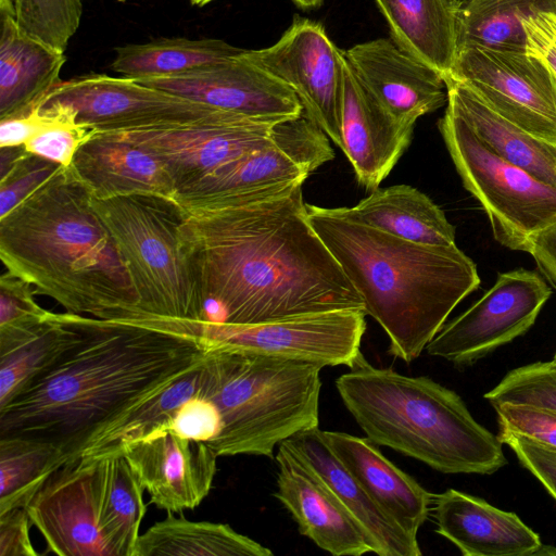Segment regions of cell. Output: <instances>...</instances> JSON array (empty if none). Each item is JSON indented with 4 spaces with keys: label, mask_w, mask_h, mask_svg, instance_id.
I'll return each instance as SVG.
<instances>
[{
    "label": "cell",
    "mask_w": 556,
    "mask_h": 556,
    "mask_svg": "<svg viewBox=\"0 0 556 556\" xmlns=\"http://www.w3.org/2000/svg\"><path fill=\"white\" fill-rule=\"evenodd\" d=\"M302 185L231 206L186 212L181 243L206 305L220 311L218 320L247 325L365 309L361 294L309 223Z\"/></svg>",
    "instance_id": "6da1fadb"
},
{
    "label": "cell",
    "mask_w": 556,
    "mask_h": 556,
    "mask_svg": "<svg viewBox=\"0 0 556 556\" xmlns=\"http://www.w3.org/2000/svg\"><path fill=\"white\" fill-rule=\"evenodd\" d=\"M73 317L71 344L0 407V439L48 443L65 464L211 354L181 323Z\"/></svg>",
    "instance_id": "7a4b0ae2"
},
{
    "label": "cell",
    "mask_w": 556,
    "mask_h": 556,
    "mask_svg": "<svg viewBox=\"0 0 556 556\" xmlns=\"http://www.w3.org/2000/svg\"><path fill=\"white\" fill-rule=\"evenodd\" d=\"M0 258L8 271L68 313L156 320L141 312L117 244L71 167L0 217Z\"/></svg>",
    "instance_id": "3957f363"
},
{
    "label": "cell",
    "mask_w": 556,
    "mask_h": 556,
    "mask_svg": "<svg viewBox=\"0 0 556 556\" xmlns=\"http://www.w3.org/2000/svg\"><path fill=\"white\" fill-rule=\"evenodd\" d=\"M315 231L389 337L388 353L416 359L452 311L480 285L473 261L456 244H419L306 204Z\"/></svg>",
    "instance_id": "277c9868"
},
{
    "label": "cell",
    "mask_w": 556,
    "mask_h": 556,
    "mask_svg": "<svg viewBox=\"0 0 556 556\" xmlns=\"http://www.w3.org/2000/svg\"><path fill=\"white\" fill-rule=\"evenodd\" d=\"M366 437L443 473L491 475L507 464L503 443L462 397L429 377L376 368L363 356L336 380Z\"/></svg>",
    "instance_id": "5b68a950"
},
{
    "label": "cell",
    "mask_w": 556,
    "mask_h": 556,
    "mask_svg": "<svg viewBox=\"0 0 556 556\" xmlns=\"http://www.w3.org/2000/svg\"><path fill=\"white\" fill-rule=\"evenodd\" d=\"M204 397L216 405L220 456L274 457L291 437L318 428L323 366L255 353L211 350Z\"/></svg>",
    "instance_id": "8992f818"
},
{
    "label": "cell",
    "mask_w": 556,
    "mask_h": 556,
    "mask_svg": "<svg viewBox=\"0 0 556 556\" xmlns=\"http://www.w3.org/2000/svg\"><path fill=\"white\" fill-rule=\"evenodd\" d=\"M92 203L126 263L144 316L201 333L206 303L181 243L186 211L172 198L153 193L92 198Z\"/></svg>",
    "instance_id": "52a82bcc"
},
{
    "label": "cell",
    "mask_w": 556,
    "mask_h": 556,
    "mask_svg": "<svg viewBox=\"0 0 556 556\" xmlns=\"http://www.w3.org/2000/svg\"><path fill=\"white\" fill-rule=\"evenodd\" d=\"M438 127L464 187L485 211L494 239L527 252L530 237L556 220V189L493 153L448 106Z\"/></svg>",
    "instance_id": "ba28073f"
},
{
    "label": "cell",
    "mask_w": 556,
    "mask_h": 556,
    "mask_svg": "<svg viewBox=\"0 0 556 556\" xmlns=\"http://www.w3.org/2000/svg\"><path fill=\"white\" fill-rule=\"evenodd\" d=\"M333 157L329 137L303 111L275 124L266 142L257 149L178 188L173 200L186 212L231 206L304 182Z\"/></svg>",
    "instance_id": "9c48e42d"
},
{
    "label": "cell",
    "mask_w": 556,
    "mask_h": 556,
    "mask_svg": "<svg viewBox=\"0 0 556 556\" xmlns=\"http://www.w3.org/2000/svg\"><path fill=\"white\" fill-rule=\"evenodd\" d=\"M363 308L337 309L257 324L205 319L201 340L208 350L255 353L325 366L352 368L362 357Z\"/></svg>",
    "instance_id": "30bf717a"
},
{
    "label": "cell",
    "mask_w": 556,
    "mask_h": 556,
    "mask_svg": "<svg viewBox=\"0 0 556 556\" xmlns=\"http://www.w3.org/2000/svg\"><path fill=\"white\" fill-rule=\"evenodd\" d=\"M448 76L503 117L556 143V75L538 56L527 50L463 46Z\"/></svg>",
    "instance_id": "8fae6325"
},
{
    "label": "cell",
    "mask_w": 556,
    "mask_h": 556,
    "mask_svg": "<svg viewBox=\"0 0 556 556\" xmlns=\"http://www.w3.org/2000/svg\"><path fill=\"white\" fill-rule=\"evenodd\" d=\"M55 106L97 132L194 123L222 111L132 78L90 74L61 80L39 108Z\"/></svg>",
    "instance_id": "7c38bea8"
},
{
    "label": "cell",
    "mask_w": 556,
    "mask_h": 556,
    "mask_svg": "<svg viewBox=\"0 0 556 556\" xmlns=\"http://www.w3.org/2000/svg\"><path fill=\"white\" fill-rule=\"evenodd\" d=\"M551 294L543 277L533 270L500 273L476 303L442 326L426 351L456 367L471 366L523 336Z\"/></svg>",
    "instance_id": "4fadbf2b"
},
{
    "label": "cell",
    "mask_w": 556,
    "mask_h": 556,
    "mask_svg": "<svg viewBox=\"0 0 556 556\" xmlns=\"http://www.w3.org/2000/svg\"><path fill=\"white\" fill-rule=\"evenodd\" d=\"M105 459L80 457L52 471L25 504L48 553L114 556L101 526Z\"/></svg>",
    "instance_id": "5bb4252c"
},
{
    "label": "cell",
    "mask_w": 556,
    "mask_h": 556,
    "mask_svg": "<svg viewBox=\"0 0 556 556\" xmlns=\"http://www.w3.org/2000/svg\"><path fill=\"white\" fill-rule=\"evenodd\" d=\"M247 55L290 87L303 111L341 149L345 56L320 23L295 16L276 43L247 50Z\"/></svg>",
    "instance_id": "9a60e30c"
},
{
    "label": "cell",
    "mask_w": 556,
    "mask_h": 556,
    "mask_svg": "<svg viewBox=\"0 0 556 556\" xmlns=\"http://www.w3.org/2000/svg\"><path fill=\"white\" fill-rule=\"evenodd\" d=\"M275 124L220 112L194 123L108 134L152 154L177 190L264 144Z\"/></svg>",
    "instance_id": "2e32d148"
},
{
    "label": "cell",
    "mask_w": 556,
    "mask_h": 556,
    "mask_svg": "<svg viewBox=\"0 0 556 556\" xmlns=\"http://www.w3.org/2000/svg\"><path fill=\"white\" fill-rule=\"evenodd\" d=\"M137 81L264 122L278 123L303 112L294 91L249 59L247 50L186 74Z\"/></svg>",
    "instance_id": "e0dca14e"
},
{
    "label": "cell",
    "mask_w": 556,
    "mask_h": 556,
    "mask_svg": "<svg viewBox=\"0 0 556 556\" xmlns=\"http://www.w3.org/2000/svg\"><path fill=\"white\" fill-rule=\"evenodd\" d=\"M116 453L131 465L150 503L166 513L198 507L208 495L217 471L218 455L206 442L170 429L150 432Z\"/></svg>",
    "instance_id": "ac0fdd59"
},
{
    "label": "cell",
    "mask_w": 556,
    "mask_h": 556,
    "mask_svg": "<svg viewBox=\"0 0 556 556\" xmlns=\"http://www.w3.org/2000/svg\"><path fill=\"white\" fill-rule=\"evenodd\" d=\"M277 491L274 496L289 510L299 531L334 556L372 553L358 523L321 477L289 444L275 456Z\"/></svg>",
    "instance_id": "d6986e66"
},
{
    "label": "cell",
    "mask_w": 556,
    "mask_h": 556,
    "mask_svg": "<svg viewBox=\"0 0 556 556\" xmlns=\"http://www.w3.org/2000/svg\"><path fill=\"white\" fill-rule=\"evenodd\" d=\"M344 56L364 87L403 126L415 127L419 117L447 103L442 75L393 40L358 43Z\"/></svg>",
    "instance_id": "ffe728a7"
},
{
    "label": "cell",
    "mask_w": 556,
    "mask_h": 556,
    "mask_svg": "<svg viewBox=\"0 0 556 556\" xmlns=\"http://www.w3.org/2000/svg\"><path fill=\"white\" fill-rule=\"evenodd\" d=\"M414 127L401 125L372 97L344 62L341 150L357 181L369 190L379 187L413 139Z\"/></svg>",
    "instance_id": "44dd1931"
},
{
    "label": "cell",
    "mask_w": 556,
    "mask_h": 556,
    "mask_svg": "<svg viewBox=\"0 0 556 556\" xmlns=\"http://www.w3.org/2000/svg\"><path fill=\"white\" fill-rule=\"evenodd\" d=\"M437 532L464 556L540 555V535L515 513L455 489L433 494Z\"/></svg>",
    "instance_id": "7402d4cb"
},
{
    "label": "cell",
    "mask_w": 556,
    "mask_h": 556,
    "mask_svg": "<svg viewBox=\"0 0 556 556\" xmlns=\"http://www.w3.org/2000/svg\"><path fill=\"white\" fill-rule=\"evenodd\" d=\"M326 445L375 502L408 534L417 538L433 494L393 465L367 437L319 429Z\"/></svg>",
    "instance_id": "603a6c76"
},
{
    "label": "cell",
    "mask_w": 556,
    "mask_h": 556,
    "mask_svg": "<svg viewBox=\"0 0 556 556\" xmlns=\"http://www.w3.org/2000/svg\"><path fill=\"white\" fill-rule=\"evenodd\" d=\"M65 61L64 52L26 33L0 0V119L39 109L61 81Z\"/></svg>",
    "instance_id": "cb8c5ba5"
},
{
    "label": "cell",
    "mask_w": 556,
    "mask_h": 556,
    "mask_svg": "<svg viewBox=\"0 0 556 556\" xmlns=\"http://www.w3.org/2000/svg\"><path fill=\"white\" fill-rule=\"evenodd\" d=\"M71 169L93 199L136 193L174 198L176 187L152 154L108 132H94L76 152Z\"/></svg>",
    "instance_id": "d4e9b609"
},
{
    "label": "cell",
    "mask_w": 556,
    "mask_h": 556,
    "mask_svg": "<svg viewBox=\"0 0 556 556\" xmlns=\"http://www.w3.org/2000/svg\"><path fill=\"white\" fill-rule=\"evenodd\" d=\"M328 484L379 556H420L417 538L402 529L366 492L326 445L315 428L286 440Z\"/></svg>",
    "instance_id": "484cf974"
},
{
    "label": "cell",
    "mask_w": 556,
    "mask_h": 556,
    "mask_svg": "<svg viewBox=\"0 0 556 556\" xmlns=\"http://www.w3.org/2000/svg\"><path fill=\"white\" fill-rule=\"evenodd\" d=\"M444 83L447 106L467 123L488 149L556 189V143L541 139L503 117L453 77H446Z\"/></svg>",
    "instance_id": "4316f807"
},
{
    "label": "cell",
    "mask_w": 556,
    "mask_h": 556,
    "mask_svg": "<svg viewBox=\"0 0 556 556\" xmlns=\"http://www.w3.org/2000/svg\"><path fill=\"white\" fill-rule=\"evenodd\" d=\"M345 217L406 241L455 245V227L430 198L407 185L377 188L356 205L337 207Z\"/></svg>",
    "instance_id": "83f0119b"
},
{
    "label": "cell",
    "mask_w": 556,
    "mask_h": 556,
    "mask_svg": "<svg viewBox=\"0 0 556 556\" xmlns=\"http://www.w3.org/2000/svg\"><path fill=\"white\" fill-rule=\"evenodd\" d=\"M399 48L439 72L443 79L456 56L455 2L376 0Z\"/></svg>",
    "instance_id": "f1b7e54d"
},
{
    "label": "cell",
    "mask_w": 556,
    "mask_h": 556,
    "mask_svg": "<svg viewBox=\"0 0 556 556\" xmlns=\"http://www.w3.org/2000/svg\"><path fill=\"white\" fill-rule=\"evenodd\" d=\"M75 337L73 313L50 312L30 327L0 333V407L51 366Z\"/></svg>",
    "instance_id": "f546056e"
},
{
    "label": "cell",
    "mask_w": 556,
    "mask_h": 556,
    "mask_svg": "<svg viewBox=\"0 0 556 556\" xmlns=\"http://www.w3.org/2000/svg\"><path fill=\"white\" fill-rule=\"evenodd\" d=\"M270 556L273 552L227 523L166 517L138 538L134 556Z\"/></svg>",
    "instance_id": "4dcf8cb0"
},
{
    "label": "cell",
    "mask_w": 556,
    "mask_h": 556,
    "mask_svg": "<svg viewBox=\"0 0 556 556\" xmlns=\"http://www.w3.org/2000/svg\"><path fill=\"white\" fill-rule=\"evenodd\" d=\"M242 50L220 39L159 38L115 48L112 68L135 80L169 77L216 64Z\"/></svg>",
    "instance_id": "1f68e13d"
},
{
    "label": "cell",
    "mask_w": 556,
    "mask_h": 556,
    "mask_svg": "<svg viewBox=\"0 0 556 556\" xmlns=\"http://www.w3.org/2000/svg\"><path fill=\"white\" fill-rule=\"evenodd\" d=\"M556 13V0H463L455 3L456 45L527 50L522 21Z\"/></svg>",
    "instance_id": "d6a6232c"
},
{
    "label": "cell",
    "mask_w": 556,
    "mask_h": 556,
    "mask_svg": "<svg viewBox=\"0 0 556 556\" xmlns=\"http://www.w3.org/2000/svg\"><path fill=\"white\" fill-rule=\"evenodd\" d=\"M105 459L101 526L114 556H134L147 511L146 491L122 453Z\"/></svg>",
    "instance_id": "836d02e7"
},
{
    "label": "cell",
    "mask_w": 556,
    "mask_h": 556,
    "mask_svg": "<svg viewBox=\"0 0 556 556\" xmlns=\"http://www.w3.org/2000/svg\"><path fill=\"white\" fill-rule=\"evenodd\" d=\"M206 362L172 383L161 393L125 416L90 447L81 457L115 454L124 445L150 432L167 429L177 410L189 400L204 397L208 379Z\"/></svg>",
    "instance_id": "e575fe53"
},
{
    "label": "cell",
    "mask_w": 556,
    "mask_h": 556,
    "mask_svg": "<svg viewBox=\"0 0 556 556\" xmlns=\"http://www.w3.org/2000/svg\"><path fill=\"white\" fill-rule=\"evenodd\" d=\"M64 464L62 454L48 443L0 439V513L25 506L42 481Z\"/></svg>",
    "instance_id": "d590c367"
},
{
    "label": "cell",
    "mask_w": 556,
    "mask_h": 556,
    "mask_svg": "<svg viewBox=\"0 0 556 556\" xmlns=\"http://www.w3.org/2000/svg\"><path fill=\"white\" fill-rule=\"evenodd\" d=\"M18 25L40 41L64 52L80 25L81 0H3Z\"/></svg>",
    "instance_id": "8d00e7d4"
},
{
    "label": "cell",
    "mask_w": 556,
    "mask_h": 556,
    "mask_svg": "<svg viewBox=\"0 0 556 556\" xmlns=\"http://www.w3.org/2000/svg\"><path fill=\"white\" fill-rule=\"evenodd\" d=\"M484 399L492 406L507 403L556 412V359L508 371Z\"/></svg>",
    "instance_id": "74e56055"
},
{
    "label": "cell",
    "mask_w": 556,
    "mask_h": 556,
    "mask_svg": "<svg viewBox=\"0 0 556 556\" xmlns=\"http://www.w3.org/2000/svg\"><path fill=\"white\" fill-rule=\"evenodd\" d=\"M45 126L24 144L27 152L70 167L77 150L96 130L76 122L74 114L55 106L39 108Z\"/></svg>",
    "instance_id": "f35d334b"
},
{
    "label": "cell",
    "mask_w": 556,
    "mask_h": 556,
    "mask_svg": "<svg viewBox=\"0 0 556 556\" xmlns=\"http://www.w3.org/2000/svg\"><path fill=\"white\" fill-rule=\"evenodd\" d=\"M63 167L25 151L0 173V217L10 213Z\"/></svg>",
    "instance_id": "ab89813d"
},
{
    "label": "cell",
    "mask_w": 556,
    "mask_h": 556,
    "mask_svg": "<svg viewBox=\"0 0 556 556\" xmlns=\"http://www.w3.org/2000/svg\"><path fill=\"white\" fill-rule=\"evenodd\" d=\"M31 283L7 271L0 277V331L35 325L49 315L35 300Z\"/></svg>",
    "instance_id": "60d3db41"
},
{
    "label": "cell",
    "mask_w": 556,
    "mask_h": 556,
    "mask_svg": "<svg viewBox=\"0 0 556 556\" xmlns=\"http://www.w3.org/2000/svg\"><path fill=\"white\" fill-rule=\"evenodd\" d=\"M498 432L522 435L556 450V412L515 404L493 406Z\"/></svg>",
    "instance_id": "b9f144b4"
},
{
    "label": "cell",
    "mask_w": 556,
    "mask_h": 556,
    "mask_svg": "<svg viewBox=\"0 0 556 556\" xmlns=\"http://www.w3.org/2000/svg\"><path fill=\"white\" fill-rule=\"evenodd\" d=\"M497 437L556 501V450L514 433L498 432Z\"/></svg>",
    "instance_id": "7bdbcfd3"
},
{
    "label": "cell",
    "mask_w": 556,
    "mask_h": 556,
    "mask_svg": "<svg viewBox=\"0 0 556 556\" xmlns=\"http://www.w3.org/2000/svg\"><path fill=\"white\" fill-rule=\"evenodd\" d=\"M167 429L187 439L208 442L220 432V415L214 402L197 396L177 410Z\"/></svg>",
    "instance_id": "ee69618b"
},
{
    "label": "cell",
    "mask_w": 556,
    "mask_h": 556,
    "mask_svg": "<svg viewBox=\"0 0 556 556\" xmlns=\"http://www.w3.org/2000/svg\"><path fill=\"white\" fill-rule=\"evenodd\" d=\"M31 526L24 506L0 513V556H37L29 536Z\"/></svg>",
    "instance_id": "f6af8a7d"
},
{
    "label": "cell",
    "mask_w": 556,
    "mask_h": 556,
    "mask_svg": "<svg viewBox=\"0 0 556 556\" xmlns=\"http://www.w3.org/2000/svg\"><path fill=\"white\" fill-rule=\"evenodd\" d=\"M527 51L541 59L556 75V13L539 12L522 21Z\"/></svg>",
    "instance_id": "bcb514c9"
},
{
    "label": "cell",
    "mask_w": 556,
    "mask_h": 556,
    "mask_svg": "<svg viewBox=\"0 0 556 556\" xmlns=\"http://www.w3.org/2000/svg\"><path fill=\"white\" fill-rule=\"evenodd\" d=\"M541 273L556 289V220L534 232L528 244Z\"/></svg>",
    "instance_id": "7dc6e473"
},
{
    "label": "cell",
    "mask_w": 556,
    "mask_h": 556,
    "mask_svg": "<svg viewBox=\"0 0 556 556\" xmlns=\"http://www.w3.org/2000/svg\"><path fill=\"white\" fill-rule=\"evenodd\" d=\"M47 119L48 116L39 109L23 116L0 119V148L24 146Z\"/></svg>",
    "instance_id": "c3c4849f"
},
{
    "label": "cell",
    "mask_w": 556,
    "mask_h": 556,
    "mask_svg": "<svg viewBox=\"0 0 556 556\" xmlns=\"http://www.w3.org/2000/svg\"><path fill=\"white\" fill-rule=\"evenodd\" d=\"M296 5L303 9H315L321 5L324 0H292Z\"/></svg>",
    "instance_id": "681fc988"
},
{
    "label": "cell",
    "mask_w": 556,
    "mask_h": 556,
    "mask_svg": "<svg viewBox=\"0 0 556 556\" xmlns=\"http://www.w3.org/2000/svg\"><path fill=\"white\" fill-rule=\"evenodd\" d=\"M213 1H215V0H191V3L193 5L203 7V5H206V4H208V3L213 2Z\"/></svg>",
    "instance_id": "f907efd6"
},
{
    "label": "cell",
    "mask_w": 556,
    "mask_h": 556,
    "mask_svg": "<svg viewBox=\"0 0 556 556\" xmlns=\"http://www.w3.org/2000/svg\"><path fill=\"white\" fill-rule=\"evenodd\" d=\"M452 1H453V2H455V3H457V2H460V1H463V0H452Z\"/></svg>",
    "instance_id": "816d5d0a"
},
{
    "label": "cell",
    "mask_w": 556,
    "mask_h": 556,
    "mask_svg": "<svg viewBox=\"0 0 556 556\" xmlns=\"http://www.w3.org/2000/svg\"><path fill=\"white\" fill-rule=\"evenodd\" d=\"M554 358L556 359V352H555Z\"/></svg>",
    "instance_id": "f5cc1de1"
}]
</instances>
